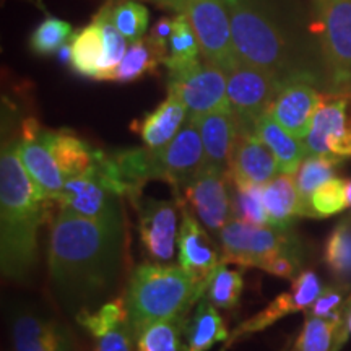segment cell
Here are the masks:
<instances>
[{"instance_id":"31","label":"cell","mask_w":351,"mask_h":351,"mask_svg":"<svg viewBox=\"0 0 351 351\" xmlns=\"http://www.w3.org/2000/svg\"><path fill=\"white\" fill-rule=\"evenodd\" d=\"M200 44L197 39L194 28L189 21L186 13H179L174 16V32L169 39L168 59H166V69L168 72L186 69L189 65L199 62Z\"/></svg>"},{"instance_id":"27","label":"cell","mask_w":351,"mask_h":351,"mask_svg":"<svg viewBox=\"0 0 351 351\" xmlns=\"http://www.w3.org/2000/svg\"><path fill=\"white\" fill-rule=\"evenodd\" d=\"M168 51L160 47L150 39V36L130 43L124 59L112 73L111 82L130 83L138 80L148 73H156L158 67L166 62Z\"/></svg>"},{"instance_id":"15","label":"cell","mask_w":351,"mask_h":351,"mask_svg":"<svg viewBox=\"0 0 351 351\" xmlns=\"http://www.w3.org/2000/svg\"><path fill=\"white\" fill-rule=\"evenodd\" d=\"M322 289V283H320V278L314 270H302L293 280L291 288L288 291L276 296L261 313L244 320L236 328L232 339H239L243 335H251V333L265 330V328L271 327L274 324L282 320L283 317H287L289 314L306 313V311H309L313 307Z\"/></svg>"},{"instance_id":"32","label":"cell","mask_w":351,"mask_h":351,"mask_svg":"<svg viewBox=\"0 0 351 351\" xmlns=\"http://www.w3.org/2000/svg\"><path fill=\"white\" fill-rule=\"evenodd\" d=\"M189 315L153 324L134 340V351H182Z\"/></svg>"},{"instance_id":"22","label":"cell","mask_w":351,"mask_h":351,"mask_svg":"<svg viewBox=\"0 0 351 351\" xmlns=\"http://www.w3.org/2000/svg\"><path fill=\"white\" fill-rule=\"evenodd\" d=\"M187 121V109L176 95L168 93L163 103L143 119L132 122V130L140 135L143 145L150 150H161L173 140Z\"/></svg>"},{"instance_id":"11","label":"cell","mask_w":351,"mask_h":351,"mask_svg":"<svg viewBox=\"0 0 351 351\" xmlns=\"http://www.w3.org/2000/svg\"><path fill=\"white\" fill-rule=\"evenodd\" d=\"M230 174L225 171L207 168L191 179L176 195L178 204H184L207 228L208 232L218 236L219 231L234 218L232 199L230 195Z\"/></svg>"},{"instance_id":"6","label":"cell","mask_w":351,"mask_h":351,"mask_svg":"<svg viewBox=\"0 0 351 351\" xmlns=\"http://www.w3.org/2000/svg\"><path fill=\"white\" fill-rule=\"evenodd\" d=\"M223 263L263 269L271 257L298 243L291 231L271 226H252L232 218L217 236Z\"/></svg>"},{"instance_id":"16","label":"cell","mask_w":351,"mask_h":351,"mask_svg":"<svg viewBox=\"0 0 351 351\" xmlns=\"http://www.w3.org/2000/svg\"><path fill=\"white\" fill-rule=\"evenodd\" d=\"M57 204L78 217L103 223H122L121 197L109 191L95 176H80L65 181L62 195Z\"/></svg>"},{"instance_id":"25","label":"cell","mask_w":351,"mask_h":351,"mask_svg":"<svg viewBox=\"0 0 351 351\" xmlns=\"http://www.w3.org/2000/svg\"><path fill=\"white\" fill-rule=\"evenodd\" d=\"M263 207L269 226L280 231H291L300 215V194L296 181L289 174H278L262 187Z\"/></svg>"},{"instance_id":"42","label":"cell","mask_w":351,"mask_h":351,"mask_svg":"<svg viewBox=\"0 0 351 351\" xmlns=\"http://www.w3.org/2000/svg\"><path fill=\"white\" fill-rule=\"evenodd\" d=\"M93 351H134V337L129 328V322H122L112 330L95 339Z\"/></svg>"},{"instance_id":"12","label":"cell","mask_w":351,"mask_h":351,"mask_svg":"<svg viewBox=\"0 0 351 351\" xmlns=\"http://www.w3.org/2000/svg\"><path fill=\"white\" fill-rule=\"evenodd\" d=\"M350 96L324 93L304 140L307 156L345 160L351 156V125L346 121Z\"/></svg>"},{"instance_id":"4","label":"cell","mask_w":351,"mask_h":351,"mask_svg":"<svg viewBox=\"0 0 351 351\" xmlns=\"http://www.w3.org/2000/svg\"><path fill=\"white\" fill-rule=\"evenodd\" d=\"M205 291L207 288L179 265L140 263L132 270L124 295L134 340L153 324L191 315Z\"/></svg>"},{"instance_id":"5","label":"cell","mask_w":351,"mask_h":351,"mask_svg":"<svg viewBox=\"0 0 351 351\" xmlns=\"http://www.w3.org/2000/svg\"><path fill=\"white\" fill-rule=\"evenodd\" d=\"M314 33L328 75V93L351 96V0H311Z\"/></svg>"},{"instance_id":"2","label":"cell","mask_w":351,"mask_h":351,"mask_svg":"<svg viewBox=\"0 0 351 351\" xmlns=\"http://www.w3.org/2000/svg\"><path fill=\"white\" fill-rule=\"evenodd\" d=\"M124 221L103 223L60 210L47 238V269L57 302L73 319L98 309L116 287Z\"/></svg>"},{"instance_id":"3","label":"cell","mask_w":351,"mask_h":351,"mask_svg":"<svg viewBox=\"0 0 351 351\" xmlns=\"http://www.w3.org/2000/svg\"><path fill=\"white\" fill-rule=\"evenodd\" d=\"M47 204L26 173L19 140L0 156V271L10 282H25L38 263V234Z\"/></svg>"},{"instance_id":"18","label":"cell","mask_w":351,"mask_h":351,"mask_svg":"<svg viewBox=\"0 0 351 351\" xmlns=\"http://www.w3.org/2000/svg\"><path fill=\"white\" fill-rule=\"evenodd\" d=\"M322 99L324 93L313 83L293 80L280 86L269 112L289 134L300 140H306L313 125L314 114Z\"/></svg>"},{"instance_id":"37","label":"cell","mask_w":351,"mask_h":351,"mask_svg":"<svg viewBox=\"0 0 351 351\" xmlns=\"http://www.w3.org/2000/svg\"><path fill=\"white\" fill-rule=\"evenodd\" d=\"M93 20L98 21L104 38V64L103 69H101L99 80L111 82L112 73L116 72L117 67H119L127 49H129V47H127V43L129 41H127V39L117 32L116 26L112 25L111 16H109V3L101 7V10L96 13Z\"/></svg>"},{"instance_id":"34","label":"cell","mask_w":351,"mask_h":351,"mask_svg":"<svg viewBox=\"0 0 351 351\" xmlns=\"http://www.w3.org/2000/svg\"><path fill=\"white\" fill-rule=\"evenodd\" d=\"M340 327L339 317H317L306 313L304 324L291 351H333Z\"/></svg>"},{"instance_id":"26","label":"cell","mask_w":351,"mask_h":351,"mask_svg":"<svg viewBox=\"0 0 351 351\" xmlns=\"http://www.w3.org/2000/svg\"><path fill=\"white\" fill-rule=\"evenodd\" d=\"M256 135L262 140L278 161L280 173L293 176L298 173L302 161L306 160V143L296 138L287 129L276 122L267 111L257 122Z\"/></svg>"},{"instance_id":"9","label":"cell","mask_w":351,"mask_h":351,"mask_svg":"<svg viewBox=\"0 0 351 351\" xmlns=\"http://www.w3.org/2000/svg\"><path fill=\"white\" fill-rule=\"evenodd\" d=\"M179 13H186L191 21L205 62L217 65L226 73L239 64L226 0H184Z\"/></svg>"},{"instance_id":"10","label":"cell","mask_w":351,"mask_h":351,"mask_svg":"<svg viewBox=\"0 0 351 351\" xmlns=\"http://www.w3.org/2000/svg\"><path fill=\"white\" fill-rule=\"evenodd\" d=\"M10 351H77L67 326L29 302L8 307Z\"/></svg>"},{"instance_id":"1","label":"cell","mask_w":351,"mask_h":351,"mask_svg":"<svg viewBox=\"0 0 351 351\" xmlns=\"http://www.w3.org/2000/svg\"><path fill=\"white\" fill-rule=\"evenodd\" d=\"M226 7L239 62L270 72L280 86L304 80L328 93L313 10L302 0H226Z\"/></svg>"},{"instance_id":"8","label":"cell","mask_w":351,"mask_h":351,"mask_svg":"<svg viewBox=\"0 0 351 351\" xmlns=\"http://www.w3.org/2000/svg\"><path fill=\"white\" fill-rule=\"evenodd\" d=\"M228 99L238 135H256L257 122L269 111L280 90V83L270 72L239 62L226 73Z\"/></svg>"},{"instance_id":"49","label":"cell","mask_w":351,"mask_h":351,"mask_svg":"<svg viewBox=\"0 0 351 351\" xmlns=\"http://www.w3.org/2000/svg\"><path fill=\"white\" fill-rule=\"evenodd\" d=\"M350 99H351V96H350Z\"/></svg>"},{"instance_id":"47","label":"cell","mask_w":351,"mask_h":351,"mask_svg":"<svg viewBox=\"0 0 351 351\" xmlns=\"http://www.w3.org/2000/svg\"><path fill=\"white\" fill-rule=\"evenodd\" d=\"M345 194H346V205L351 207V179L350 181H346L345 184Z\"/></svg>"},{"instance_id":"30","label":"cell","mask_w":351,"mask_h":351,"mask_svg":"<svg viewBox=\"0 0 351 351\" xmlns=\"http://www.w3.org/2000/svg\"><path fill=\"white\" fill-rule=\"evenodd\" d=\"M324 262L337 283L351 288V218L341 219L324 245Z\"/></svg>"},{"instance_id":"35","label":"cell","mask_w":351,"mask_h":351,"mask_svg":"<svg viewBox=\"0 0 351 351\" xmlns=\"http://www.w3.org/2000/svg\"><path fill=\"white\" fill-rule=\"evenodd\" d=\"M109 16L117 32L129 43L143 38L150 23V12L135 0H108Z\"/></svg>"},{"instance_id":"17","label":"cell","mask_w":351,"mask_h":351,"mask_svg":"<svg viewBox=\"0 0 351 351\" xmlns=\"http://www.w3.org/2000/svg\"><path fill=\"white\" fill-rule=\"evenodd\" d=\"M181 208V228H179V267L192 275L205 288L208 287L213 271L221 263V251H218L207 228L199 223L194 213L184 204Z\"/></svg>"},{"instance_id":"28","label":"cell","mask_w":351,"mask_h":351,"mask_svg":"<svg viewBox=\"0 0 351 351\" xmlns=\"http://www.w3.org/2000/svg\"><path fill=\"white\" fill-rule=\"evenodd\" d=\"M70 47H72L70 65L73 72L82 77L99 80L104 64V38L98 21L93 20L82 32L73 34Z\"/></svg>"},{"instance_id":"14","label":"cell","mask_w":351,"mask_h":351,"mask_svg":"<svg viewBox=\"0 0 351 351\" xmlns=\"http://www.w3.org/2000/svg\"><path fill=\"white\" fill-rule=\"evenodd\" d=\"M158 181L171 184L178 194L205 166V150L199 127L187 119L178 135L161 150H155Z\"/></svg>"},{"instance_id":"48","label":"cell","mask_w":351,"mask_h":351,"mask_svg":"<svg viewBox=\"0 0 351 351\" xmlns=\"http://www.w3.org/2000/svg\"><path fill=\"white\" fill-rule=\"evenodd\" d=\"M150 2H155V3H158V5H161V7H166V8H168L169 0H150Z\"/></svg>"},{"instance_id":"29","label":"cell","mask_w":351,"mask_h":351,"mask_svg":"<svg viewBox=\"0 0 351 351\" xmlns=\"http://www.w3.org/2000/svg\"><path fill=\"white\" fill-rule=\"evenodd\" d=\"M343 160L326 156H306L296 173V187L300 194V215L301 218H314L311 208V197L317 189L330 179L337 178V166Z\"/></svg>"},{"instance_id":"24","label":"cell","mask_w":351,"mask_h":351,"mask_svg":"<svg viewBox=\"0 0 351 351\" xmlns=\"http://www.w3.org/2000/svg\"><path fill=\"white\" fill-rule=\"evenodd\" d=\"M230 339L225 319L207 298L197 302L184 330L182 351H210L215 345Z\"/></svg>"},{"instance_id":"13","label":"cell","mask_w":351,"mask_h":351,"mask_svg":"<svg viewBox=\"0 0 351 351\" xmlns=\"http://www.w3.org/2000/svg\"><path fill=\"white\" fill-rule=\"evenodd\" d=\"M138 236L145 256L153 263L169 265L179 241V204L176 200L142 199L138 207Z\"/></svg>"},{"instance_id":"39","label":"cell","mask_w":351,"mask_h":351,"mask_svg":"<svg viewBox=\"0 0 351 351\" xmlns=\"http://www.w3.org/2000/svg\"><path fill=\"white\" fill-rule=\"evenodd\" d=\"M263 186L236 187L232 197V215L239 221L252 226H269L262 197Z\"/></svg>"},{"instance_id":"46","label":"cell","mask_w":351,"mask_h":351,"mask_svg":"<svg viewBox=\"0 0 351 351\" xmlns=\"http://www.w3.org/2000/svg\"><path fill=\"white\" fill-rule=\"evenodd\" d=\"M182 3H184V0H169V3H168V8H171V10H176V12H179V10H181Z\"/></svg>"},{"instance_id":"23","label":"cell","mask_w":351,"mask_h":351,"mask_svg":"<svg viewBox=\"0 0 351 351\" xmlns=\"http://www.w3.org/2000/svg\"><path fill=\"white\" fill-rule=\"evenodd\" d=\"M41 137L51 150L65 179L88 176L93 171L96 148L82 140L72 130L43 129Z\"/></svg>"},{"instance_id":"41","label":"cell","mask_w":351,"mask_h":351,"mask_svg":"<svg viewBox=\"0 0 351 351\" xmlns=\"http://www.w3.org/2000/svg\"><path fill=\"white\" fill-rule=\"evenodd\" d=\"M348 291L350 288L341 283L328 285L320 291L319 298L309 309V314L317 315V317H339Z\"/></svg>"},{"instance_id":"20","label":"cell","mask_w":351,"mask_h":351,"mask_svg":"<svg viewBox=\"0 0 351 351\" xmlns=\"http://www.w3.org/2000/svg\"><path fill=\"white\" fill-rule=\"evenodd\" d=\"M19 143L21 161L26 173L38 187L39 194L49 204L59 202L67 179L64 178L62 171L59 169L51 150L43 140L41 132L34 138H19Z\"/></svg>"},{"instance_id":"45","label":"cell","mask_w":351,"mask_h":351,"mask_svg":"<svg viewBox=\"0 0 351 351\" xmlns=\"http://www.w3.org/2000/svg\"><path fill=\"white\" fill-rule=\"evenodd\" d=\"M57 57H59L60 64H70L72 62V47H70V43L65 44L57 52Z\"/></svg>"},{"instance_id":"33","label":"cell","mask_w":351,"mask_h":351,"mask_svg":"<svg viewBox=\"0 0 351 351\" xmlns=\"http://www.w3.org/2000/svg\"><path fill=\"white\" fill-rule=\"evenodd\" d=\"M244 288V267L230 269L228 263H219L210 278L205 298L218 309H234Z\"/></svg>"},{"instance_id":"7","label":"cell","mask_w":351,"mask_h":351,"mask_svg":"<svg viewBox=\"0 0 351 351\" xmlns=\"http://www.w3.org/2000/svg\"><path fill=\"white\" fill-rule=\"evenodd\" d=\"M168 93L182 101L187 119L210 112H231L226 72L210 62L199 60L186 69L168 72Z\"/></svg>"},{"instance_id":"43","label":"cell","mask_w":351,"mask_h":351,"mask_svg":"<svg viewBox=\"0 0 351 351\" xmlns=\"http://www.w3.org/2000/svg\"><path fill=\"white\" fill-rule=\"evenodd\" d=\"M173 32H174V16L173 19H171V16H163V19H160L155 25H153L150 32V39L160 47L169 51V39L173 36Z\"/></svg>"},{"instance_id":"40","label":"cell","mask_w":351,"mask_h":351,"mask_svg":"<svg viewBox=\"0 0 351 351\" xmlns=\"http://www.w3.org/2000/svg\"><path fill=\"white\" fill-rule=\"evenodd\" d=\"M345 181L340 178H333L322 184L311 197V208L314 218H328L348 207L346 205Z\"/></svg>"},{"instance_id":"21","label":"cell","mask_w":351,"mask_h":351,"mask_svg":"<svg viewBox=\"0 0 351 351\" xmlns=\"http://www.w3.org/2000/svg\"><path fill=\"white\" fill-rule=\"evenodd\" d=\"M194 121L205 150V166L228 173L238 140V127L231 112H210Z\"/></svg>"},{"instance_id":"19","label":"cell","mask_w":351,"mask_h":351,"mask_svg":"<svg viewBox=\"0 0 351 351\" xmlns=\"http://www.w3.org/2000/svg\"><path fill=\"white\" fill-rule=\"evenodd\" d=\"M228 174L234 187L265 186L280 174V166L257 135H238Z\"/></svg>"},{"instance_id":"38","label":"cell","mask_w":351,"mask_h":351,"mask_svg":"<svg viewBox=\"0 0 351 351\" xmlns=\"http://www.w3.org/2000/svg\"><path fill=\"white\" fill-rule=\"evenodd\" d=\"M72 25L56 16H47L29 36V49L38 56L57 54L65 44L72 41Z\"/></svg>"},{"instance_id":"44","label":"cell","mask_w":351,"mask_h":351,"mask_svg":"<svg viewBox=\"0 0 351 351\" xmlns=\"http://www.w3.org/2000/svg\"><path fill=\"white\" fill-rule=\"evenodd\" d=\"M350 339H351V295L346 298L343 306H341L340 327H339V333H337L335 348H333V351H341V348L348 343Z\"/></svg>"},{"instance_id":"36","label":"cell","mask_w":351,"mask_h":351,"mask_svg":"<svg viewBox=\"0 0 351 351\" xmlns=\"http://www.w3.org/2000/svg\"><path fill=\"white\" fill-rule=\"evenodd\" d=\"M75 322L83 330L90 333L93 339H99L104 333L121 326L122 322H127L124 296L116 298V300H109L95 311L78 314L75 317Z\"/></svg>"}]
</instances>
